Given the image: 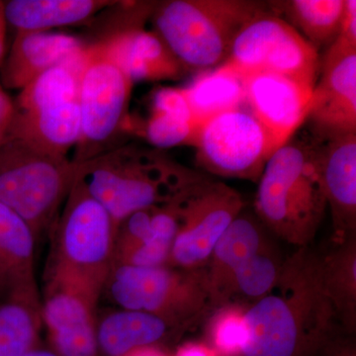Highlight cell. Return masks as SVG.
<instances>
[{
    "label": "cell",
    "instance_id": "ac0fdd59",
    "mask_svg": "<svg viewBox=\"0 0 356 356\" xmlns=\"http://www.w3.org/2000/svg\"><path fill=\"white\" fill-rule=\"evenodd\" d=\"M267 229L254 212L243 209L218 240L205 266L212 311L224 305L234 273L248 259L270 245Z\"/></svg>",
    "mask_w": 356,
    "mask_h": 356
},
{
    "label": "cell",
    "instance_id": "484cf974",
    "mask_svg": "<svg viewBox=\"0 0 356 356\" xmlns=\"http://www.w3.org/2000/svg\"><path fill=\"white\" fill-rule=\"evenodd\" d=\"M346 0H286L268 2L273 13L285 16L320 53L327 50L337 39L343 18Z\"/></svg>",
    "mask_w": 356,
    "mask_h": 356
},
{
    "label": "cell",
    "instance_id": "e575fe53",
    "mask_svg": "<svg viewBox=\"0 0 356 356\" xmlns=\"http://www.w3.org/2000/svg\"><path fill=\"white\" fill-rule=\"evenodd\" d=\"M6 1L0 0V64L6 57L7 20L6 16Z\"/></svg>",
    "mask_w": 356,
    "mask_h": 356
},
{
    "label": "cell",
    "instance_id": "8992f818",
    "mask_svg": "<svg viewBox=\"0 0 356 356\" xmlns=\"http://www.w3.org/2000/svg\"><path fill=\"white\" fill-rule=\"evenodd\" d=\"M77 168L72 159L50 156L6 133L0 142V203L38 236L55 221Z\"/></svg>",
    "mask_w": 356,
    "mask_h": 356
},
{
    "label": "cell",
    "instance_id": "4316f807",
    "mask_svg": "<svg viewBox=\"0 0 356 356\" xmlns=\"http://www.w3.org/2000/svg\"><path fill=\"white\" fill-rule=\"evenodd\" d=\"M41 300L11 295L0 302V356H24L39 346Z\"/></svg>",
    "mask_w": 356,
    "mask_h": 356
},
{
    "label": "cell",
    "instance_id": "cb8c5ba5",
    "mask_svg": "<svg viewBox=\"0 0 356 356\" xmlns=\"http://www.w3.org/2000/svg\"><path fill=\"white\" fill-rule=\"evenodd\" d=\"M181 88L198 128L216 115L245 106V76L225 64L197 72Z\"/></svg>",
    "mask_w": 356,
    "mask_h": 356
},
{
    "label": "cell",
    "instance_id": "9a60e30c",
    "mask_svg": "<svg viewBox=\"0 0 356 356\" xmlns=\"http://www.w3.org/2000/svg\"><path fill=\"white\" fill-rule=\"evenodd\" d=\"M153 8L100 40L105 50L134 83L177 81L187 70L154 30L144 28Z\"/></svg>",
    "mask_w": 356,
    "mask_h": 356
},
{
    "label": "cell",
    "instance_id": "7402d4cb",
    "mask_svg": "<svg viewBox=\"0 0 356 356\" xmlns=\"http://www.w3.org/2000/svg\"><path fill=\"white\" fill-rule=\"evenodd\" d=\"M198 125L181 88L154 89L149 114L140 128V135L154 147L163 149L191 146Z\"/></svg>",
    "mask_w": 356,
    "mask_h": 356
},
{
    "label": "cell",
    "instance_id": "83f0119b",
    "mask_svg": "<svg viewBox=\"0 0 356 356\" xmlns=\"http://www.w3.org/2000/svg\"><path fill=\"white\" fill-rule=\"evenodd\" d=\"M86 48L74 57L47 70L21 89L17 99L14 102L16 111H28L54 103L79 100V76Z\"/></svg>",
    "mask_w": 356,
    "mask_h": 356
},
{
    "label": "cell",
    "instance_id": "4dcf8cb0",
    "mask_svg": "<svg viewBox=\"0 0 356 356\" xmlns=\"http://www.w3.org/2000/svg\"><path fill=\"white\" fill-rule=\"evenodd\" d=\"M336 43L356 49V0H346Z\"/></svg>",
    "mask_w": 356,
    "mask_h": 356
},
{
    "label": "cell",
    "instance_id": "d6986e66",
    "mask_svg": "<svg viewBox=\"0 0 356 356\" xmlns=\"http://www.w3.org/2000/svg\"><path fill=\"white\" fill-rule=\"evenodd\" d=\"M79 102L44 105L28 111H14L6 134L35 149L60 159H69L81 138Z\"/></svg>",
    "mask_w": 356,
    "mask_h": 356
},
{
    "label": "cell",
    "instance_id": "603a6c76",
    "mask_svg": "<svg viewBox=\"0 0 356 356\" xmlns=\"http://www.w3.org/2000/svg\"><path fill=\"white\" fill-rule=\"evenodd\" d=\"M118 3L107 0H11L6 2L7 24L17 32H47L79 24Z\"/></svg>",
    "mask_w": 356,
    "mask_h": 356
},
{
    "label": "cell",
    "instance_id": "44dd1931",
    "mask_svg": "<svg viewBox=\"0 0 356 356\" xmlns=\"http://www.w3.org/2000/svg\"><path fill=\"white\" fill-rule=\"evenodd\" d=\"M184 331L146 312L120 309L97 321L102 356H124L149 346L163 348Z\"/></svg>",
    "mask_w": 356,
    "mask_h": 356
},
{
    "label": "cell",
    "instance_id": "d4e9b609",
    "mask_svg": "<svg viewBox=\"0 0 356 356\" xmlns=\"http://www.w3.org/2000/svg\"><path fill=\"white\" fill-rule=\"evenodd\" d=\"M322 277L337 321L353 334L356 329V236L336 243L329 254L322 255Z\"/></svg>",
    "mask_w": 356,
    "mask_h": 356
},
{
    "label": "cell",
    "instance_id": "d590c367",
    "mask_svg": "<svg viewBox=\"0 0 356 356\" xmlns=\"http://www.w3.org/2000/svg\"><path fill=\"white\" fill-rule=\"evenodd\" d=\"M124 356H172L168 355V353L163 348L159 346H149V348H139L131 351Z\"/></svg>",
    "mask_w": 356,
    "mask_h": 356
},
{
    "label": "cell",
    "instance_id": "f546056e",
    "mask_svg": "<svg viewBox=\"0 0 356 356\" xmlns=\"http://www.w3.org/2000/svg\"><path fill=\"white\" fill-rule=\"evenodd\" d=\"M247 308L245 304L229 302L211 312L206 336L218 356H243L248 341Z\"/></svg>",
    "mask_w": 356,
    "mask_h": 356
},
{
    "label": "cell",
    "instance_id": "7a4b0ae2",
    "mask_svg": "<svg viewBox=\"0 0 356 356\" xmlns=\"http://www.w3.org/2000/svg\"><path fill=\"white\" fill-rule=\"evenodd\" d=\"M204 177L161 149L130 144L79 163L76 179L106 209L117 228L137 211L172 202Z\"/></svg>",
    "mask_w": 356,
    "mask_h": 356
},
{
    "label": "cell",
    "instance_id": "52a82bcc",
    "mask_svg": "<svg viewBox=\"0 0 356 356\" xmlns=\"http://www.w3.org/2000/svg\"><path fill=\"white\" fill-rule=\"evenodd\" d=\"M105 290L121 309L146 312L181 331L212 312L205 268L114 266Z\"/></svg>",
    "mask_w": 356,
    "mask_h": 356
},
{
    "label": "cell",
    "instance_id": "277c9868",
    "mask_svg": "<svg viewBox=\"0 0 356 356\" xmlns=\"http://www.w3.org/2000/svg\"><path fill=\"white\" fill-rule=\"evenodd\" d=\"M268 9L252 0H166L149 19L184 69L200 72L222 65L243 25Z\"/></svg>",
    "mask_w": 356,
    "mask_h": 356
},
{
    "label": "cell",
    "instance_id": "74e56055",
    "mask_svg": "<svg viewBox=\"0 0 356 356\" xmlns=\"http://www.w3.org/2000/svg\"><path fill=\"white\" fill-rule=\"evenodd\" d=\"M6 132H4V131L0 130V142L3 139L4 136H6Z\"/></svg>",
    "mask_w": 356,
    "mask_h": 356
},
{
    "label": "cell",
    "instance_id": "e0dca14e",
    "mask_svg": "<svg viewBox=\"0 0 356 356\" xmlns=\"http://www.w3.org/2000/svg\"><path fill=\"white\" fill-rule=\"evenodd\" d=\"M81 39L50 32H16L1 62L4 88L23 89L44 72L74 57L86 48Z\"/></svg>",
    "mask_w": 356,
    "mask_h": 356
},
{
    "label": "cell",
    "instance_id": "3957f363",
    "mask_svg": "<svg viewBox=\"0 0 356 356\" xmlns=\"http://www.w3.org/2000/svg\"><path fill=\"white\" fill-rule=\"evenodd\" d=\"M257 184L254 214L267 231L295 247H309L327 208L315 138H292L276 149Z\"/></svg>",
    "mask_w": 356,
    "mask_h": 356
},
{
    "label": "cell",
    "instance_id": "d6a6232c",
    "mask_svg": "<svg viewBox=\"0 0 356 356\" xmlns=\"http://www.w3.org/2000/svg\"><path fill=\"white\" fill-rule=\"evenodd\" d=\"M172 356H218L214 350L204 341H185L178 346Z\"/></svg>",
    "mask_w": 356,
    "mask_h": 356
},
{
    "label": "cell",
    "instance_id": "2e32d148",
    "mask_svg": "<svg viewBox=\"0 0 356 356\" xmlns=\"http://www.w3.org/2000/svg\"><path fill=\"white\" fill-rule=\"evenodd\" d=\"M316 140L334 241L339 243L356 236V133Z\"/></svg>",
    "mask_w": 356,
    "mask_h": 356
},
{
    "label": "cell",
    "instance_id": "8d00e7d4",
    "mask_svg": "<svg viewBox=\"0 0 356 356\" xmlns=\"http://www.w3.org/2000/svg\"><path fill=\"white\" fill-rule=\"evenodd\" d=\"M24 356H60L55 350H48V348H40V346L33 348L29 353H26Z\"/></svg>",
    "mask_w": 356,
    "mask_h": 356
},
{
    "label": "cell",
    "instance_id": "836d02e7",
    "mask_svg": "<svg viewBox=\"0 0 356 356\" xmlns=\"http://www.w3.org/2000/svg\"><path fill=\"white\" fill-rule=\"evenodd\" d=\"M14 111H15L14 102L0 86V130L6 132L9 124L13 120Z\"/></svg>",
    "mask_w": 356,
    "mask_h": 356
},
{
    "label": "cell",
    "instance_id": "ffe728a7",
    "mask_svg": "<svg viewBox=\"0 0 356 356\" xmlns=\"http://www.w3.org/2000/svg\"><path fill=\"white\" fill-rule=\"evenodd\" d=\"M36 238L25 220L0 203V298L39 297L35 280Z\"/></svg>",
    "mask_w": 356,
    "mask_h": 356
},
{
    "label": "cell",
    "instance_id": "8fae6325",
    "mask_svg": "<svg viewBox=\"0 0 356 356\" xmlns=\"http://www.w3.org/2000/svg\"><path fill=\"white\" fill-rule=\"evenodd\" d=\"M180 225L168 266L205 268L211 252L245 208L242 194L220 180L204 177L178 197Z\"/></svg>",
    "mask_w": 356,
    "mask_h": 356
},
{
    "label": "cell",
    "instance_id": "7c38bea8",
    "mask_svg": "<svg viewBox=\"0 0 356 356\" xmlns=\"http://www.w3.org/2000/svg\"><path fill=\"white\" fill-rule=\"evenodd\" d=\"M318 140L356 133V49L334 42L321 57L308 119Z\"/></svg>",
    "mask_w": 356,
    "mask_h": 356
},
{
    "label": "cell",
    "instance_id": "4fadbf2b",
    "mask_svg": "<svg viewBox=\"0 0 356 356\" xmlns=\"http://www.w3.org/2000/svg\"><path fill=\"white\" fill-rule=\"evenodd\" d=\"M98 297L83 287L47 276L41 315L60 356H102L97 341Z\"/></svg>",
    "mask_w": 356,
    "mask_h": 356
},
{
    "label": "cell",
    "instance_id": "6da1fadb",
    "mask_svg": "<svg viewBox=\"0 0 356 356\" xmlns=\"http://www.w3.org/2000/svg\"><path fill=\"white\" fill-rule=\"evenodd\" d=\"M243 356H315L334 337L337 317L325 293L322 255L298 248L284 259L273 291L247 308Z\"/></svg>",
    "mask_w": 356,
    "mask_h": 356
},
{
    "label": "cell",
    "instance_id": "5b68a950",
    "mask_svg": "<svg viewBox=\"0 0 356 356\" xmlns=\"http://www.w3.org/2000/svg\"><path fill=\"white\" fill-rule=\"evenodd\" d=\"M116 231L106 209L74 179L58 217L47 276L100 298L113 268Z\"/></svg>",
    "mask_w": 356,
    "mask_h": 356
},
{
    "label": "cell",
    "instance_id": "1f68e13d",
    "mask_svg": "<svg viewBox=\"0 0 356 356\" xmlns=\"http://www.w3.org/2000/svg\"><path fill=\"white\" fill-rule=\"evenodd\" d=\"M315 356H356L355 346L334 336Z\"/></svg>",
    "mask_w": 356,
    "mask_h": 356
},
{
    "label": "cell",
    "instance_id": "30bf717a",
    "mask_svg": "<svg viewBox=\"0 0 356 356\" xmlns=\"http://www.w3.org/2000/svg\"><path fill=\"white\" fill-rule=\"evenodd\" d=\"M192 147L198 165L216 177L257 182L276 151L247 106L212 117L199 126Z\"/></svg>",
    "mask_w": 356,
    "mask_h": 356
},
{
    "label": "cell",
    "instance_id": "f1b7e54d",
    "mask_svg": "<svg viewBox=\"0 0 356 356\" xmlns=\"http://www.w3.org/2000/svg\"><path fill=\"white\" fill-rule=\"evenodd\" d=\"M284 259H280L273 245L248 259L234 273L225 294V304L242 299L250 305L264 298L271 291L278 280Z\"/></svg>",
    "mask_w": 356,
    "mask_h": 356
},
{
    "label": "cell",
    "instance_id": "5bb4252c",
    "mask_svg": "<svg viewBox=\"0 0 356 356\" xmlns=\"http://www.w3.org/2000/svg\"><path fill=\"white\" fill-rule=\"evenodd\" d=\"M245 106L268 134L275 149L289 142L306 123L313 89L280 74L245 76Z\"/></svg>",
    "mask_w": 356,
    "mask_h": 356
},
{
    "label": "cell",
    "instance_id": "9c48e42d",
    "mask_svg": "<svg viewBox=\"0 0 356 356\" xmlns=\"http://www.w3.org/2000/svg\"><path fill=\"white\" fill-rule=\"evenodd\" d=\"M222 64L243 76L267 72L314 88L320 74L321 55L269 6L243 25Z\"/></svg>",
    "mask_w": 356,
    "mask_h": 356
},
{
    "label": "cell",
    "instance_id": "ba28073f",
    "mask_svg": "<svg viewBox=\"0 0 356 356\" xmlns=\"http://www.w3.org/2000/svg\"><path fill=\"white\" fill-rule=\"evenodd\" d=\"M134 83L102 42L86 44L79 84L81 132L72 161L81 163L111 151L127 131Z\"/></svg>",
    "mask_w": 356,
    "mask_h": 356
}]
</instances>
